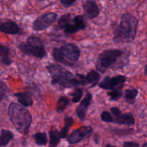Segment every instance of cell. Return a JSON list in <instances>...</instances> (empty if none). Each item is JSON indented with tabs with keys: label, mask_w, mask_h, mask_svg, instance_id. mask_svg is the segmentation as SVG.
Masks as SVG:
<instances>
[{
	"label": "cell",
	"mask_w": 147,
	"mask_h": 147,
	"mask_svg": "<svg viewBox=\"0 0 147 147\" xmlns=\"http://www.w3.org/2000/svg\"><path fill=\"white\" fill-rule=\"evenodd\" d=\"M47 72L51 76V84L59 85L64 88H70L76 86L86 84V76L80 73L73 74L60 65L50 63L46 66Z\"/></svg>",
	"instance_id": "1"
},
{
	"label": "cell",
	"mask_w": 147,
	"mask_h": 147,
	"mask_svg": "<svg viewBox=\"0 0 147 147\" xmlns=\"http://www.w3.org/2000/svg\"><path fill=\"white\" fill-rule=\"evenodd\" d=\"M139 20L131 13H123L120 22L113 29V42L116 43H131L137 34Z\"/></svg>",
	"instance_id": "2"
},
{
	"label": "cell",
	"mask_w": 147,
	"mask_h": 147,
	"mask_svg": "<svg viewBox=\"0 0 147 147\" xmlns=\"http://www.w3.org/2000/svg\"><path fill=\"white\" fill-rule=\"evenodd\" d=\"M9 119L14 129L21 134H27L31 126L32 116L30 111L22 105L12 102L7 109Z\"/></svg>",
	"instance_id": "3"
},
{
	"label": "cell",
	"mask_w": 147,
	"mask_h": 147,
	"mask_svg": "<svg viewBox=\"0 0 147 147\" xmlns=\"http://www.w3.org/2000/svg\"><path fill=\"white\" fill-rule=\"evenodd\" d=\"M126 56V53L119 49H108L102 52L98 55L96 62V67L100 72H105L109 69L121 68L118 63Z\"/></svg>",
	"instance_id": "4"
},
{
	"label": "cell",
	"mask_w": 147,
	"mask_h": 147,
	"mask_svg": "<svg viewBox=\"0 0 147 147\" xmlns=\"http://www.w3.org/2000/svg\"><path fill=\"white\" fill-rule=\"evenodd\" d=\"M58 14L55 12H47L37 17L32 23V30L34 31H43L57 20Z\"/></svg>",
	"instance_id": "5"
},
{
	"label": "cell",
	"mask_w": 147,
	"mask_h": 147,
	"mask_svg": "<svg viewBox=\"0 0 147 147\" xmlns=\"http://www.w3.org/2000/svg\"><path fill=\"white\" fill-rule=\"evenodd\" d=\"M110 111L114 116V123L126 126H133L135 124L134 116L131 113H123L118 107L111 108Z\"/></svg>",
	"instance_id": "6"
},
{
	"label": "cell",
	"mask_w": 147,
	"mask_h": 147,
	"mask_svg": "<svg viewBox=\"0 0 147 147\" xmlns=\"http://www.w3.org/2000/svg\"><path fill=\"white\" fill-rule=\"evenodd\" d=\"M93 128L90 126H84L72 132L67 139L69 144H75L81 142L93 133Z\"/></svg>",
	"instance_id": "7"
},
{
	"label": "cell",
	"mask_w": 147,
	"mask_h": 147,
	"mask_svg": "<svg viewBox=\"0 0 147 147\" xmlns=\"http://www.w3.org/2000/svg\"><path fill=\"white\" fill-rule=\"evenodd\" d=\"M18 48L23 54L28 56H33L38 59H42L47 55L45 47H37L30 45L27 42L20 43L18 45Z\"/></svg>",
	"instance_id": "8"
},
{
	"label": "cell",
	"mask_w": 147,
	"mask_h": 147,
	"mask_svg": "<svg viewBox=\"0 0 147 147\" xmlns=\"http://www.w3.org/2000/svg\"><path fill=\"white\" fill-rule=\"evenodd\" d=\"M126 81V76L119 75V76L110 77L106 76L101 82L98 84L99 88L103 90H113L119 86H122Z\"/></svg>",
	"instance_id": "9"
},
{
	"label": "cell",
	"mask_w": 147,
	"mask_h": 147,
	"mask_svg": "<svg viewBox=\"0 0 147 147\" xmlns=\"http://www.w3.org/2000/svg\"><path fill=\"white\" fill-rule=\"evenodd\" d=\"M60 50L67 60L76 63L80 56V50L75 43H66L60 47Z\"/></svg>",
	"instance_id": "10"
},
{
	"label": "cell",
	"mask_w": 147,
	"mask_h": 147,
	"mask_svg": "<svg viewBox=\"0 0 147 147\" xmlns=\"http://www.w3.org/2000/svg\"><path fill=\"white\" fill-rule=\"evenodd\" d=\"M92 99H93V95L90 92H87L86 96L84 98L80 101L79 106L76 108V113L78 119L80 121H85L86 114H87V111L88 107L91 103Z\"/></svg>",
	"instance_id": "11"
},
{
	"label": "cell",
	"mask_w": 147,
	"mask_h": 147,
	"mask_svg": "<svg viewBox=\"0 0 147 147\" xmlns=\"http://www.w3.org/2000/svg\"><path fill=\"white\" fill-rule=\"evenodd\" d=\"M84 15L88 20H93L98 17L100 14V9L97 3L93 0H87L83 4Z\"/></svg>",
	"instance_id": "12"
},
{
	"label": "cell",
	"mask_w": 147,
	"mask_h": 147,
	"mask_svg": "<svg viewBox=\"0 0 147 147\" xmlns=\"http://www.w3.org/2000/svg\"><path fill=\"white\" fill-rule=\"evenodd\" d=\"M0 30L1 32L8 34H20L21 29L17 23L11 20H7L0 24Z\"/></svg>",
	"instance_id": "13"
},
{
	"label": "cell",
	"mask_w": 147,
	"mask_h": 147,
	"mask_svg": "<svg viewBox=\"0 0 147 147\" xmlns=\"http://www.w3.org/2000/svg\"><path fill=\"white\" fill-rule=\"evenodd\" d=\"M14 97L17 98V100L20 104L25 107H31L33 105V99L31 95L26 91H21L16 93L14 94Z\"/></svg>",
	"instance_id": "14"
},
{
	"label": "cell",
	"mask_w": 147,
	"mask_h": 147,
	"mask_svg": "<svg viewBox=\"0 0 147 147\" xmlns=\"http://www.w3.org/2000/svg\"><path fill=\"white\" fill-rule=\"evenodd\" d=\"M52 55H53V57L56 62L60 63L61 64L64 65L68 66V67H73L75 65V63H73L71 61H69L65 57L63 54L62 53L60 48H57V47H54L52 52Z\"/></svg>",
	"instance_id": "15"
},
{
	"label": "cell",
	"mask_w": 147,
	"mask_h": 147,
	"mask_svg": "<svg viewBox=\"0 0 147 147\" xmlns=\"http://www.w3.org/2000/svg\"><path fill=\"white\" fill-rule=\"evenodd\" d=\"M9 48L1 44L0 46V61L6 66H9L13 63L12 60L9 57Z\"/></svg>",
	"instance_id": "16"
},
{
	"label": "cell",
	"mask_w": 147,
	"mask_h": 147,
	"mask_svg": "<svg viewBox=\"0 0 147 147\" xmlns=\"http://www.w3.org/2000/svg\"><path fill=\"white\" fill-rule=\"evenodd\" d=\"M49 136H50V142H49V146L55 147L60 144L62 138L60 131H58L56 129H50L49 131Z\"/></svg>",
	"instance_id": "17"
},
{
	"label": "cell",
	"mask_w": 147,
	"mask_h": 147,
	"mask_svg": "<svg viewBox=\"0 0 147 147\" xmlns=\"http://www.w3.org/2000/svg\"><path fill=\"white\" fill-rule=\"evenodd\" d=\"M14 134L11 131L1 129V136H0V146H6L9 144V142L14 139Z\"/></svg>",
	"instance_id": "18"
},
{
	"label": "cell",
	"mask_w": 147,
	"mask_h": 147,
	"mask_svg": "<svg viewBox=\"0 0 147 147\" xmlns=\"http://www.w3.org/2000/svg\"><path fill=\"white\" fill-rule=\"evenodd\" d=\"M100 75L98 71L95 70H90L86 76V84H93L91 87H95L100 80Z\"/></svg>",
	"instance_id": "19"
},
{
	"label": "cell",
	"mask_w": 147,
	"mask_h": 147,
	"mask_svg": "<svg viewBox=\"0 0 147 147\" xmlns=\"http://www.w3.org/2000/svg\"><path fill=\"white\" fill-rule=\"evenodd\" d=\"M138 94H139V90L136 88H131L127 89L124 91L123 93V98L126 102L128 103L132 104L136 100V97H137Z\"/></svg>",
	"instance_id": "20"
},
{
	"label": "cell",
	"mask_w": 147,
	"mask_h": 147,
	"mask_svg": "<svg viewBox=\"0 0 147 147\" xmlns=\"http://www.w3.org/2000/svg\"><path fill=\"white\" fill-rule=\"evenodd\" d=\"M70 104V99L67 96H60L56 104V111L57 113H61L67 109V106Z\"/></svg>",
	"instance_id": "21"
},
{
	"label": "cell",
	"mask_w": 147,
	"mask_h": 147,
	"mask_svg": "<svg viewBox=\"0 0 147 147\" xmlns=\"http://www.w3.org/2000/svg\"><path fill=\"white\" fill-rule=\"evenodd\" d=\"M122 88H123V85L116 88L113 89V90H111V91L108 92L107 95L109 97V98H110L111 100H113V101H117V100H119L122 96H123V90H122Z\"/></svg>",
	"instance_id": "22"
},
{
	"label": "cell",
	"mask_w": 147,
	"mask_h": 147,
	"mask_svg": "<svg viewBox=\"0 0 147 147\" xmlns=\"http://www.w3.org/2000/svg\"><path fill=\"white\" fill-rule=\"evenodd\" d=\"M33 139L37 146H45L47 144V136L45 132H37L33 135Z\"/></svg>",
	"instance_id": "23"
},
{
	"label": "cell",
	"mask_w": 147,
	"mask_h": 147,
	"mask_svg": "<svg viewBox=\"0 0 147 147\" xmlns=\"http://www.w3.org/2000/svg\"><path fill=\"white\" fill-rule=\"evenodd\" d=\"M70 19H71V14L70 13H67L63 15H62L60 18L57 20V24L56 26V28L58 30H63L64 27L68 24H70Z\"/></svg>",
	"instance_id": "24"
},
{
	"label": "cell",
	"mask_w": 147,
	"mask_h": 147,
	"mask_svg": "<svg viewBox=\"0 0 147 147\" xmlns=\"http://www.w3.org/2000/svg\"><path fill=\"white\" fill-rule=\"evenodd\" d=\"M27 42L29 45L32 46H35L37 47H45V43L43 40L40 37H37V36H30L27 39Z\"/></svg>",
	"instance_id": "25"
},
{
	"label": "cell",
	"mask_w": 147,
	"mask_h": 147,
	"mask_svg": "<svg viewBox=\"0 0 147 147\" xmlns=\"http://www.w3.org/2000/svg\"><path fill=\"white\" fill-rule=\"evenodd\" d=\"M73 23L77 26L78 28L80 30H85L86 28V26H87L84 17H83V16H76L73 18Z\"/></svg>",
	"instance_id": "26"
},
{
	"label": "cell",
	"mask_w": 147,
	"mask_h": 147,
	"mask_svg": "<svg viewBox=\"0 0 147 147\" xmlns=\"http://www.w3.org/2000/svg\"><path fill=\"white\" fill-rule=\"evenodd\" d=\"M83 94V89L80 88L76 87L75 88L74 91L70 94V96H72V102L74 103H78L79 101L81 99L82 96Z\"/></svg>",
	"instance_id": "27"
},
{
	"label": "cell",
	"mask_w": 147,
	"mask_h": 147,
	"mask_svg": "<svg viewBox=\"0 0 147 147\" xmlns=\"http://www.w3.org/2000/svg\"><path fill=\"white\" fill-rule=\"evenodd\" d=\"M100 119L102 121L106 123H114V116L107 111H104L100 113Z\"/></svg>",
	"instance_id": "28"
},
{
	"label": "cell",
	"mask_w": 147,
	"mask_h": 147,
	"mask_svg": "<svg viewBox=\"0 0 147 147\" xmlns=\"http://www.w3.org/2000/svg\"><path fill=\"white\" fill-rule=\"evenodd\" d=\"M63 31L65 34H73L80 31V30L78 28V27L74 23H73V24H68L66 25L63 29Z\"/></svg>",
	"instance_id": "29"
},
{
	"label": "cell",
	"mask_w": 147,
	"mask_h": 147,
	"mask_svg": "<svg viewBox=\"0 0 147 147\" xmlns=\"http://www.w3.org/2000/svg\"><path fill=\"white\" fill-rule=\"evenodd\" d=\"M7 93H8V88L4 82H1V86H0V100L2 101L4 97H6Z\"/></svg>",
	"instance_id": "30"
},
{
	"label": "cell",
	"mask_w": 147,
	"mask_h": 147,
	"mask_svg": "<svg viewBox=\"0 0 147 147\" xmlns=\"http://www.w3.org/2000/svg\"><path fill=\"white\" fill-rule=\"evenodd\" d=\"M60 1L63 7L68 8V7H72L75 4L76 0H60Z\"/></svg>",
	"instance_id": "31"
},
{
	"label": "cell",
	"mask_w": 147,
	"mask_h": 147,
	"mask_svg": "<svg viewBox=\"0 0 147 147\" xmlns=\"http://www.w3.org/2000/svg\"><path fill=\"white\" fill-rule=\"evenodd\" d=\"M64 123H65V126L70 128L72 126H73V123H74V119H73L72 116H67V117L65 118Z\"/></svg>",
	"instance_id": "32"
},
{
	"label": "cell",
	"mask_w": 147,
	"mask_h": 147,
	"mask_svg": "<svg viewBox=\"0 0 147 147\" xmlns=\"http://www.w3.org/2000/svg\"><path fill=\"white\" fill-rule=\"evenodd\" d=\"M122 146L124 147H134V146L139 147L140 146V144H139V143H136V142H123Z\"/></svg>",
	"instance_id": "33"
},
{
	"label": "cell",
	"mask_w": 147,
	"mask_h": 147,
	"mask_svg": "<svg viewBox=\"0 0 147 147\" xmlns=\"http://www.w3.org/2000/svg\"><path fill=\"white\" fill-rule=\"evenodd\" d=\"M144 73H145V75L147 76V65H145V67H144Z\"/></svg>",
	"instance_id": "34"
},
{
	"label": "cell",
	"mask_w": 147,
	"mask_h": 147,
	"mask_svg": "<svg viewBox=\"0 0 147 147\" xmlns=\"http://www.w3.org/2000/svg\"><path fill=\"white\" fill-rule=\"evenodd\" d=\"M106 146H114L112 144H108L106 145Z\"/></svg>",
	"instance_id": "35"
},
{
	"label": "cell",
	"mask_w": 147,
	"mask_h": 147,
	"mask_svg": "<svg viewBox=\"0 0 147 147\" xmlns=\"http://www.w3.org/2000/svg\"><path fill=\"white\" fill-rule=\"evenodd\" d=\"M142 146H143V147L147 146V143H145V144H142Z\"/></svg>",
	"instance_id": "36"
}]
</instances>
